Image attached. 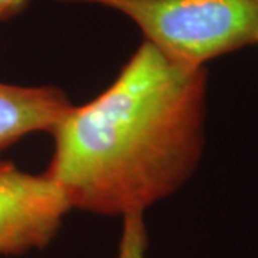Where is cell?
<instances>
[{
  "instance_id": "6da1fadb",
  "label": "cell",
  "mask_w": 258,
  "mask_h": 258,
  "mask_svg": "<svg viewBox=\"0 0 258 258\" xmlns=\"http://www.w3.org/2000/svg\"><path fill=\"white\" fill-rule=\"evenodd\" d=\"M207 69L147 40L91 102L64 112L45 171L71 208L132 222L176 192L203 157Z\"/></svg>"
},
{
  "instance_id": "7a4b0ae2",
  "label": "cell",
  "mask_w": 258,
  "mask_h": 258,
  "mask_svg": "<svg viewBox=\"0 0 258 258\" xmlns=\"http://www.w3.org/2000/svg\"><path fill=\"white\" fill-rule=\"evenodd\" d=\"M120 12L164 55L205 68L218 56L258 43V0H59Z\"/></svg>"
},
{
  "instance_id": "3957f363",
  "label": "cell",
  "mask_w": 258,
  "mask_h": 258,
  "mask_svg": "<svg viewBox=\"0 0 258 258\" xmlns=\"http://www.w3.org/2000/svg\"><path fill=\"white\" fill-rule=\"evenodd\" d=\"M71 205L43 172L29 174L0 159V255H23L47 247Z\"/></svg>"
},
{
  "instance_id": "277c9868",
  "label": "cell",
  "mask_w": 258,
  "mask_h": 258,
  "mask_svg": "<svg viewBox=\"0 0 258 258\" xmlns=\"http://www.w3.org/2000/svg\"><path fill=\"white\" fill-rule=\"evenodd\" d=\"M71 105L55 86L0 82V154L29 134L50 132Z\"/></svg>"
},
{
  "instance_id": "5b68a950",
  "label": "cell",
  "mask_w": 258,
  "mask_h": 258,
  "mask_svg": "<svg viewBox=\"0 0 258 258\" xmlns=\"http://www.w3.org/2000/svg\"><path fill=\"white\" fill-rule=\"evenodd\" d=\"M30 0H0V22L16 16L28 6Z\"/></svg>"
}]
</instances>
